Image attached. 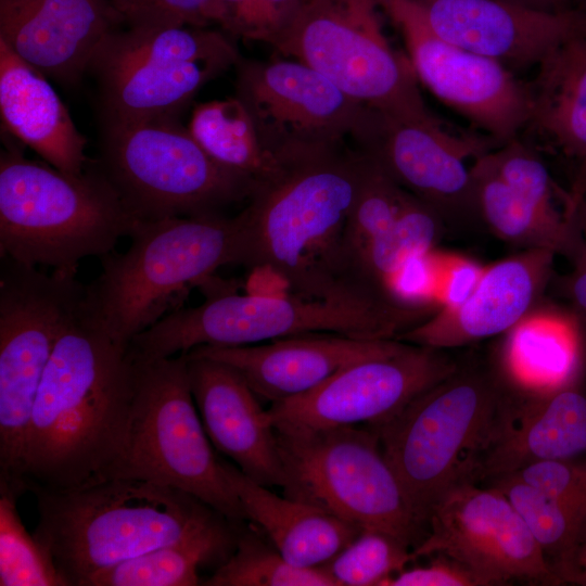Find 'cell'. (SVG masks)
<instances>
[{
    "label": "cell",
    "mask_w": 586,
    "mask_h": 586,
    "mask_svg": "<svg viewBox=\"0 0 586 586\" xmlns=\"http://www.w3.org/2000/svg\"><path fill=\"white\" fill-rule=\"evenodd\" d=\"M135 374L128 346L113 341L82 305L41 379L13 487L23 494L107 479L124 443Z\"/></svg>",
    "instance_id": "6da1fadb"
},
{
    "label": "cell",
    "mask_w": 586,
    "mask_h": 586,
    "mask_svg": "<svg viewBox=\"0 0 586 586\" xmlns=\"http://www.w3.org/2000/svg\"><path fill=\"white\" fill-rule=\"evenodd\" d=\"M368 163L346 146L288 166L259 186L238 215L241 265L271 267L304 298L388 302L356 286L345 254L346 225Z\"/></svg>",
    "instance_id": "7a4b0ae2"
},
{
    "label": "cell",
    "mask_w": 586,
    "mask_h": 586,
    "mask_svg": "<svg viewBox=\"0 0 586 586\" xmlns=\"http://www.w3.org/2000/svg\"><path fill=\"white\" fill-rule=\"evenodd\" d=\"M515 385L500 356H473L459 360L450 374L397 413L369 426L426 530L445 493L477 483L479 466L508 419Z\"/></svg>",
    "instance_id": "3957f363"
},
{
    "label": "cell",
    "mask_w": 586,
    "mask_h": 586,
    "mask_svg": "<svg viewBox=\"0 0 586 586\" xmlns=\"http://www.w3.org/2000/svg\"><path fill=\"white\" fill-rule=\"evenodd\" d=\"M29 492L38 511L33 535L66 586L226 519L180 489L133 477Z\"/></svg>",
    "instance_id": "277c9868"
},
{
    "label": "cell",
    "mask_w": 586,
    "mask_h": 586,
    "mask_svg": "<svg viewBox=\"0 0 586 586\" xmlns=\"http://www.w3.org/2000/svg\"><path fill=\"white\" fill-rule=\"evenodd\" d=\"M129 238L126 252L101 257L102 270L85 284L84 300L86 315L125 347L179 309L191 286H204L222 266L242 264L238 215L138 221Z\"/></svg>",
    "instance_id": "5b68a950"
},
{
    "label": "cell",
    "mask_w": 586,
    "mask_h": 586,
    "mask_svg": "<svg viewBox=\"0 0 586 586\" xmlns=\"http://www.w3.org/2000/svg\"><path fill=\"white\" fill-rule=\"evenodd\" d=\"M137 222L95 162L73 175L1 153L0 257L77 275L81 259L113 252Z\"/></svg>",
    "instance_id": "8992f818"
},
{
    "label": "cell",
    "mask_w": 586,
    "mask_h": 586,
    "mask_svg": "<svg viewBox=\"0 0 586 586\" xmlns=\"http://www.w3.org/2000/svg\"><path fill=\"white\" fill-rule=\"evenodd\" d=\"M435 308L398 302L267 297L234 290L206 295L203 304L176 309L128 345L138 359L187 353L203 345L258 344L310 333L361 339H396L429 318Z\"/></svg>",
    "instance_id": "52a82bcc"
},
{
    "label": "cell",
    "mask_w": 586,
    "mask_h": 586,
    "mask_svg": "<svg viewBox=\"0 0 586 586\" xmlns=\"http://www.w3.org/2000/svg\"><path fill=\"white\" fill-rule=\"evenodd\" d=\"M133 360L128 423L109 477H133L180 489L234 524L247 520L195 406L186 354Z\"/></svg>",
    "instance_id": "ba28073f"
},
{
    "label": "cell",
    "mask_w": 586,
    "mask_h": 586,
    "mask_svg": "<svg viewBox=\"0 0 586 586\" xmlns=\"http://www.w3.org/2000/svg\"><path fill=\"white\" fill-rule=\"evenodd\" d=\"M273 426L286 473L285 496L359 530L385 532L412 549L421 543L426 528L369 426Z\"/></svg>",
    "instance_id": "9c48e42d"
},
{
    "label": "cell",
    "mask_w": 586,
    "mask_h": 586,
    "mask_svg": "<svg viewBox=\"0 0 586 586\" xmlns=\"http://www.w3.org/2000/svg\"><path fill=\"white\" fill-rule=\"evenodd\" d=\"M137 221L221 214L255 184L214 161L176 119L104 120L95 162Z\"/></svg>",
    "instance_id": "30bf717a"
},
{
    "label": "cell",
    "mask_w": 586,
    "mask_h": 586,
    "mask_svg": "<svg viewBox=\"0 0 586 586\" xmlns=\"http://www.w3.org/2000/svg\"><path fill=\"white\" fill-rule=\"evenodd\" d=\"M102 44L94 74L106 122L176 119L209 80L241 58L221 31L191 25H128Z\"/></svg>",
    "instance_id": "8fae6325"
},
{
    "label": "cell",
    "mask_w": 586,
    "mask_h": 586,
    "mask_svg": "<svg viewBox=\"0 0 586 586\" xmlns=\"http://www.w3.org/2000/svg\"><path fill=\"white\" fill-rule=\"evenodd\" d=\"M379 9V0H303L271 47L313 67L365 107L405 118L435 117L408 58L384 35Z\"/></svg>",
    "instance_id": "7c38bea8"
},
{
    "label": "cell",
    "mask_w": 586,
    "mask_h": 586,
    "mask_svg": "<svg viewBox=\"0 0 586 586\" xmlns=\"http://www.w3.org/2000/svg\"><path fill=\"white\" fill-rule=\"evenodd\" d=\"M84 300L76 275L0 257V482H16L38 387Z\"/></svg>",
    "instance_id": "4fadbf2b"
},
{
    "label": "cell",
    "mask_w": 586,
    "mask_h": 586,
    "mask_svg": "<svg viewBox=\"0 0 586 586\" xmlns=\"http://www.w3.org/2000/svg\"><path fill=\"white\" fill-rule=\"evenodd\" d=\"M235 97L284 167L346 148L364 105L294 59L240 60Z\"/></svg>",
    "instance_id": "5bb4252c"
},
{
    "label": "cell",
    "mask_w": 586,
    "mask_h": 586,
    "mask_svg": "<svg viewBox=\"0 0 586 586\" xmlns=\"http://www.w3.org/2000/svg\"><path fill=\"white\" fill-rule=\"evenodd\" d=\"M399 29L418 81L500 143L530 123V85L497 61L441 37L415 0H379Z\"/></svg>",
    "instance_id": "9a60e30c"
},
{
    "label": "cell",
    "mask_w": 586,
    "mask_h": 586,
    "mask_svg": "<svg viewBox=\"0 0 586 586\" xmlns=\"http://www.w3.org/2000/svg\"><path fill=\"white\" fill-rule=\"evenodd\" d=\"M438 552L477 573L488 586L513 581L563 585L514 506L489 485L458 484L435 504L426 534L412 549V557L415 560Z\"/></svg>",
    "instance_id": "2e32d148"
},
{
    "label": "cell",
    "mask_w": 586,
    "mask_h": 586,
    "mask_svg": "<svg viewBox=\"0 0 586 586\" xmlns=\"http://www.w3.org/2000/svg\"><path fill=\"white\" fill-rule=\"evenodd\" d=\"M404 190L444 219L476 212L468 160L497 148L489 136L455 133L437 117L405 118L365 107L351 137Z\"/></svg>",
    "instance_id": "e0dca14e"
},
{
    "label": "cell",
    "mask_w": 586,
    "mask_h": 586,
    "mask_svg": "<svg viewBox=\"0 0 586 586\" xmlns=\"http://www.w3.org/2000/svg\"><path fill=\"white\" fill-rule=\"evenodd\" d=\"M446 351L405 342L360 360L302 395L270 404L273 425L368 426L384 422L458 365Z\"/></svg>",
    "instance_id": "ac0fdd59"
},
{
    "label": "cell",
    "mask_w": 586,
    "mask_h": 586,
    "mask_svg": "<svg viewBox=\"0 0 586 586\" xmlns=\"http://www.w3.org/2000/svg\"><path fill=\"white\" fill-rule=\"evenodd\" d=\"M555 257L548 250H523L491 265L461 301L440 306L396 339L447 351L509 333L535 309Z\"/></svg>",
    "instance_id": "d6986e66"
},
{
    "label": "cell",
    "mask_w": 586,
    "mask_h": 586,
    "mask_svg": "<svg viewBox=\"0 0 586 586\" xmlns=\"http://www.w3.org/2000/svg\"><path fill=\"white\" fill-rule=\"evenodd\" d=\"M415 1L441 37L506 67L539 65L568 40L586 36L583 11L537 10L504 0Z\"/></svg>",
    "instance_id": "ffe728a7"
},
{
    "label": "cell",
    "mask_w": 586,
    "mask_h": 586,
    "mask_svg": "<svg viewBox=\"0 0 586 586\" xmlns=\"http://www.w3.org/2000/svg\"><path fill=\"white\" fill-rule=\"evenodd\" d=\"M125 22L112 0H0V40L46 77L74 85Z\"/></svg>",
    "instance_id": "44dd1931"
},
{
    "label": "cell",
    "mask_w": 586,
    "mask_h": 586,
    "mask_svg": "<svg viewBox=\"0 0 586 586\" xmlns=\"http://www.w3.org/2000/svg\"><path fill=\"white\" fill-rule=\"evenodd\" d=\"M397 339L310 333L239 346L203 345L187 352L233 368L258 398L270 404L317 387L343 368L399 349Z\"/></svg>",
    "instance_id": "7402d4cb"
},
{
    "label": "cell",
    "mask_w": 586,
    "mask_h": 586,
    "mask_svg": "<svg viewBox=\"0 0 586 586\" xmlns=\"http://www.w3.org/2000/svg\"><path fill=\"white\" fill-rule=\"evenodd\" d=\"M184 354L193 399L212 445L257 483L284 488L286 473L268 409L230 366Z\"/></svg>",
    "instance_id": "603a6c76"
},
{
    "label": "cell",
    "mask_w": 586,
    "mask_h": 586,
    "mask_svg": "<svg viewBox=\"0 0 586 586\" xmlns=\"http://www.w3.org/2000/svg\"><path fill=\"white\" fill-rule=\"evenodd\" d=\"M585 456L586 366L552 386H517L508 419L484 455L476 482L536 462Z\"/></svg>",
    "instance_id": "cb8c5ba5"
},
{
    "label": "cell",
    "mask_w": 586,
    "mask_h": 586,
    "mask_svg": "<svg viewBox=\"0 0 586 586\" xmlns=\"http://www.w3.org/2000/svg\"><path fill=\"white\" fill-rule=\"evenodd\" d=\"M0 114L5 129L56 169L79 175L86 138L47 77L0 40Z\"/></svg>",
    "instance_id": "d4e9b609"
},
{
    "label": "cell",
    "mask_w": 586,
    "mask_h": 586,
    "mask_svg": "<svg viewBox=\"0 0 586 586\" xmlns=\"http://www.w3.org/2000/svg\"><path fill=\"white\" fill-rule=\"evenodd\" d=\"M222 462L247 520L258 525L273 547L295 565L322 568L361 531L315 505L280 497L237 466Z\"/></svg>",
    "instance_id": "484cf974"
},
{
    "label": "cell",
    "mask_w": 586,
    "mask_h": 586,
    "mask_svg": "<svg viewBox=\"0 0 586 586\" xmlns=\"http://www.w3.org/2000/svg\"><path fill=\"white\" fill-rule=\"evenodd\" d=\"M530 88L528 124L565 155L586 158V36L568 40L542 61Z\"/></svg>",
    "instance_id": "4316f807"
},
{
    "label": "cell",
    "mask_w": 586,
    "mask_h": 586,
    "mask_svg": "<svg viewBox=\"0 0 586 586\" xmlns=\"http://www.w3.org/2000/svg\"><path fill=\"white\" fill-rule=\"evenodd\" d=\"M477 214L500 240L522 250H548L570 260L579 245L576 214L551 217L511 189L491 167L484 154L471 165Z\"/></svg>",
    "instance_id": "83f0119b"
},
{
    "label": "cell",
    "mask_w": 586,
    "mask_h": 586,
    "mask_svg": "<svg viewBox=\"0 0 586 586\" xmlns=\"http://www.w3.org/2000/svg\"><path fill=\"white\" fill-rule=\"evenodd\" d=\"M238 524L222 519L181 540L157 547L90 576L84 586H194L199 569L231 555Z\"/></svg>",
    "instance_id": "f1b7e54d"
},
{
    "label": "cell",
    "mask_w": 586,
    "mask_h": 586,
    "mask_svg": "<svg viewBox=\"0 0 586 586\" xmlns=\"http://www.w3.org/2000/svg\"><path fill=\"white\" fill-rule=\"evenodd\" d=\"M187 128L214 161L251 180L255 190L285 168L264 148L237 97L198 104Z\"/></svg>",
    "instance_id": "f546056e"
},
{
    "label": "cell",
    "mask_w": 586,
    "mask_h": 586,
    "mask_svg": "<svg viewBox=\"0 0 586 586\" xmlns=\"http://www.w3.org/2000/svg\"><path fill=\"white\" fill-rule=\"evenodd\" d=\"M443 230L442 216L407 192L396 219L361 254L356 267L359 285L370 294L397 300L390 291L392 280L409 262L431 253Z\"/></svg>",
    "instance_id": "4dcf8cb0"
},
{
    "label": "cell",
    "mask_w": 586,
    "mask_h": 586,
    "mask_svg": "<svg viewBox=\"0 0 586 586\" xmlns=\"http://www.w3.org/2000/svg\"><path fill=\"white\" fill-rule=\"evenodd\" d=\"M485 482L514 506L548 566L564 585L565 572L586 536V502L551 497L510 474Z\"/></svg>",
    "instance_id": "1f68e13d"
},
{
    "label": "cell",
    "mask_w": 586,
    "mask_h": 586,
    "mask_svg": "<svg viewBox=\"0 0 586 586\" xmlns=\"http://www.w3.org/2000/svg\"><path fill=\"white\" fill-rule=\"evenodd\" d=\"M208 586H337L323 568L289 562L252 533L237 534L234 549L203 582Z\"/></svg>",
    "instance_id": "d6a6232c"
},
{
    "label": "cell",
    "mask_w": 586,
    "mask_h": 586,
    "mask_svg": "<svg viewBox=\"0 0 586 586\" xmlns=\"http://www.w3.org/2000/svg\"><path fill=\"white\" fill-rule=\"evenodd\" d=\"M20 493L0 483V585L66 586L51 557L24 526Z\"/></svg>",
    "instance_id": "836d02e7"
},
{
    "label": "cell",
    "mask_w": 586,
    "mask_h": 586,
    "mask_svg": "<svg viewBox=\"0 0 586 586\" xmlns=\"http://www.w3.org/2000/svg\"><path fill=\"white\" fill-rule=\"evenodd\" d=\"M368 160L361 187L347 220L344 245L354 283L370 294L357 281V263L369 243L396 219L407 191L372 158L368 156Z\"/></svg>",
    "instance_id": "e575fe53"
},
{
    "label": "cell",
    "mask_w": 586,
    "mask_h": 586,
    "mask_svg": "<svg viewBox=\"0 0 586 586\" xmlns=\"http://www.w3.org/2000/svg\"><path fill=\"white\" fill-rule=\"evenodd\" d=\"M412 560V549L395 536L361 530L322 568L337 586H386Z\"/></svg>",
    "instance_id": "d590c367"
},
{
    "label": "cell",
    "mask_w": 586,
    "mask_h": 586,
    "mask_svg": "<svg viewBox=\"0 0 586 586\" xmlns=\"http://www.w3.org/2000/svg\"><path fill=\"white\" fill-rule=\"evenodd\" d=\"M303 0H211L205 24L215 23L226 33L272 46L289 27Z\"/></svg>",
    "instance_id": "8d00e7d4"
},
{
    "label": "cell",
    "mask_w": 586,
    "mask_h": 586,
    "mask_svg": "<svg viewBox=\"0 0 586 586\" xmlns=\"http://www.w3.org/2000/svg\"><path fill=\"white\" fill-rule=\"evenodd\" d=\"M495 173L518 194L543 213L556 217L573 218V212H561L557 206L558 189L537 155L515 139H511L484 154Z\"/></svg>",
    "instance_id": "74e56055"
},
{
    "label": "cell",
    "mask_w": 586,
    "mask_h": 586,
    "mask_svg": "<svg viewBox=\"0 0 586 586\" xmlns=\"http://www.w3.org/2000/svg\"><path fill=\"white\" fill-rule=\"evenodd\" d=\"M509 474L551 497L586 502V456L536 462Z\"/></svg>",
    "instance_id": "f35d334b"
},
{
    "label": "cell",
    "mask_w": 586,
    "mask_h": 586,
    "mask_svg": "<svg viewBox=\"0 0 586 586\" xmlns=\"http://www.w3.org/2000/svg\"><path fill=\"white\" fill-rule=\"evenodd\" d=\"M429 557L426 565L404 569L386 586H488L482 576L447 555Z\"/></svg>",
    "instance_id": "ab89813d"
},
{
    "label": "cell",
    "mask_w": 586,
    "mask_h": 586,
    "mask_svg": "<svg viewBox=\"0 0 586 586\" xmlns=\"http://www.w3.org/2000/svg\"><path fill=\"white\" fill-rule=\"evenodd\" d=\"M211 0H133L125 14L128 25L206 24L203 13Z\"/></svg>",
    "instance_id": "60d3db41"
},
{
    "label": "cell",
    "mask_w": 586,
    "mask_h": 586,
    "mask_svg": "<svg viewBox=\"0 0 586 586\" xmlns=\"http://www.w3.org/2000/svg\"><path fill=\"white\" fill-rule=\"evenodd\" d=\"M576 221L579 245L571 260L573 269L562 282V293L569 303V311L576 318L586 335V200L583 196L577 204Z\"/></svg>",
    "instance_id": "b9f144b4"
},
{
    "label": "cell",
    "mask_w": 586,
    "mask_h": 586,
    "mask_svg": "<svg viewBox=\"0 0 586 586\" xmlns=\"http://www.w3.org/2000/svg\"><path fill=\"white\" fill-rule=\"evenodd\" d=\"M250 270L245 282V293L256 296L284 297L291 295L288 281L268 266H256Z\"/></svg>",
    "instance_id": "7bdbcfd3"
},
{
    "label": "cell",
    "mask_w": 586,
    "mask_h": 586,
    "mask_svg": "<svg viewBox=\"0 0 586 586\" xmlns=\"http://www.w3.org/2000/svg\"><path fill=\"white\" fill-rule=\"evenodd\" d=\"M563 581L564 584L586 586V536L578 546Z\"/></svg>",
    "instance_id": "ee69618b"
},
{
    "label": "cell",
    "mask_w": 586,
    "mask_h": 586,
    "mask_svg": "<svg viewBox=\"0 0 586 586\" xmlns=\"http://www.w3.org/2000/svg\"><path fill=\"white\" fill-rule=\"evenodd\" d=\"M519 5L537 9V10H548L555 11L557 5L563 0H504Z\"/></svg>",
    "instance_id": "f6af8a7d"
},
{
    "label": "cell",
    "mask_w": 586,
    "mask_h": 586,
    "mask_svg": "<svg viewBox=\"0 0 586 586\" xmlns=\"http://www.w3.org/2000/svg\"><path fill=\"white\" fill-rule=\"evenodd\" d=\"M115 7L118 9V11L123 14L125 18V14L129 10L130 5L132 4L133 0H112Z\"/></svg>",
    "instance_id": "bcb514c9"
}]
</instances>
